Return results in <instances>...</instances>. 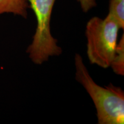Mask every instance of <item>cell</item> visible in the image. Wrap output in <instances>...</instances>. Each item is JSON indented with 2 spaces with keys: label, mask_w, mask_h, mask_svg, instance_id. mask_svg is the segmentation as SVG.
Masks as SVG:
<instances>
[{
  "label": "cell",
  "mask_w": 124,
  "mask_h": 124,
  "mask_svg": "<svg viewBox=\"0 0 124 124\" xmlns=\"http://www.w3.org/2000/svg\"><path fill=\"white\" fill-rule=\"evenodd\" d=\"M75 78L92 99L99 124H124V92L120 87L110 83L105 87L97 85L89 74L82 56H75Z\"/></svg>",
  "instance_id": "1"
},
{
  "label": "cell",
  "mask_w": 124,
  "mask_h": 124,
  "mask_svg": "<svg viewBox=\"0 0 124 124\" xmlns=\"http://www.w3.org/2000/svg\"><path fill=\"white\" fill-rule=\"evenodd\" d=\"M121 28L115 18L108 14L103 19L93 17L86 24L87 54L91 64L107 69L110 67Z\"/></svg>",
  "instance_id": "2"
},
{
  "label": "cell",
  "mask_w": 124,
  "mask_h": 124,
  "mask_svg": "<svg viewBox=\"0 0 124 124\" xmlns=\"http://www.w3.org/2000/svg\"><path fill=\"white\" fill-rule=\"evenodd\" d=\"M56 1L28 0L29 8L33 10L36 18L37 27L27 52L36 64H41L50 57L59 56L62 52L61 47L57 44L58 40L51 33V18Z\"/></svg>",
  "instance_id": "3"
},
{
  "label": "cell",
  "mask_w": 124,
  "mask_h": 124,
  "mask_svg": "<svg viewBox=\"0 0 124 124\" xmlns=\"http://www.w3.org/2000/svg\"><path fill=\"white\" fill-rule=\"evenodd\" d=\"M29 8L28 0H0V16L12 13L27 18Z\"/></svg>",
  "instance_id": "4"
},
{
  "label": "cell",
  "mask_w": 124,
  "mask_h": 124,
  "mask_svg": "<svg viewBox=\"0 0 124 124\" xmlns=\"http://www.w3.org/2000/svg\"><path fill=\"white\" fill-rule=\"evenodd\" d=\"M110 67L113 71L119 75H124V34L116 47V53Z\"/></svg>",
  "instance_id": "5"
},
{
  "label": "cell",
  "mask_w": 124,
  "mask_h": 124,
  "mask_svg": "<svg viewBox=\"0 0 124 124\" xmlns=\"http://www.w3.org/2000/svg\"><path fill=\"white\" fill-rule=\"evenodd\" d=\"M108 14L118 23L121 29H124V0H109Z\"/></svg>",
  "instance_id": "6"
},
{
  "label": "cell",
  "mask_w": 124,
  "mask_h": 124,
  "mask_svg": "<svg viewBox=\"0 0 124 124\" xmlns=\"http://www.w3.org/2000/svg\"><path fill=\"white\" fill-rule=\"evenodd\" d=\"M83 12L87 13L97 6L96 0H77Z\"/></svg>",
  "instance_id": "7"
}]
</instances>
